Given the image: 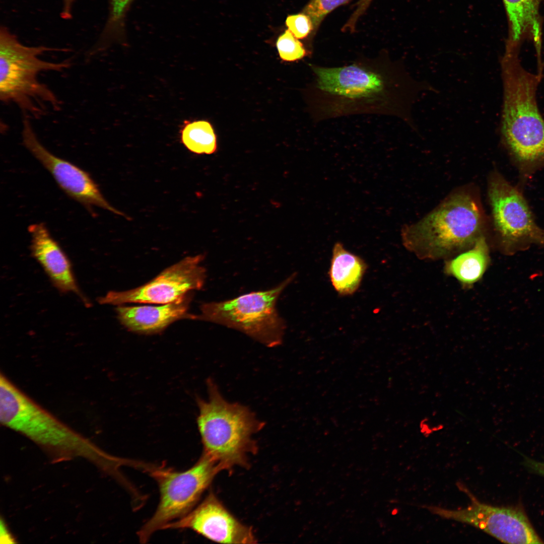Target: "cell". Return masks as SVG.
<instances>
[{
	"instance_id": "cell-10",
	"label": "cell",
	"mask_w": 544,
	"mask_h": 544,
	"mask_svg": "<svg viewBox=\"0 0 544 544\" xmlns=\"http://www.w3.org/2000/svg\"><path fill=\"white\" fill-rule=\"evenodd\" d=\"M469 498L466 507L453 510L436 506H424L440 517L472 525L507 543H542L525 513L520 508L498 507L480 502L463 484H457Z\"/></svg>"
},
{
	"instance_id": "cell-8",
	"label": "cell",
	"mask_w": 544,
	"mask_h": 544,
	"mask_svg": "<svg viewBox=\"0 0 544 544\" xmlns=\"http://www.w3.org/2000/svg\"><path fill=\"white\" fill-rule=\"evenodd\" d=\"M221 470L219 463L204 452L184 471L150 466L147 472L158 485L160 499L153 515L138 532L140 542H146L156 531L190 512Z\"/></svg>"
},
{
	"instance_id": "cell-5",
	"label": "cell",
	"mask_w": 544,
	"mask_h": 544,
	"mask_svg": "<svg viewBox=\"0 0 544 544\" xmlns=\"http://www.w3.org/2000/svg\"><path fill=\"white\" fill-rule=\"evenodd\" d=\"M207 385L208 399L196 398L203 452L216 460L222 470L246 467L249 456L257 449L253 436L265 424L249 407L227 400L212 378L207 379Z\"/></svg>"
},
{
	"instance_id": "cell-3",
	"label": "cell",
	"mask_w": 544,
	"mask_h": 544,
	"mask_svg": "<svg viewBox=\"0 0 544 544\" xmlns=\"http://www.w3.org/2000/svg\"><path fill=\"white\" fill-rule=\"evenodd\" d=\"M489 224L479 194L466 187L450 194L419 222L403 226L401 236L407 248L437 257L473 245Z\"/></svg>"
},
{
	"instance_id": "cell-26",
	"label": "cell",
	"mask_w": 544,
	"mask_h": 544,
	"mask_svg": "<svg viewBox=\"0 0 544 544\" xmlns=\"http://www.w3.org/2000/svg\"><path fill=\"white\" fill-rule=\"evenodd\" d=\"M362 2L367 5L370 4L372 0H361Z\"/></svg>"
},
{
	"instance_id": "cell-21",
	"label": "cell",
	"mask_w": 544,
	"mask_h": 544,
	"mask_svg": "<svg viewBox=\"0 0 544 544\" xmlns=\"http://www.w3.org/2000/svg\"><path fill=\"white\" fill-rule=\"evenodd\" d=\"M277 46L283 60L294 61L303 57L306 51L302 44L289 31L287 30L278 38Z\"/></svg>"
},
{
	"instance_id": "cell-13",
	"label": "cell",
	"mask_w": 544,
	"mask_h": 544,
	"mask_svg": "<svg viewBox=\"0 0 544 544\" xmlns=\"http://www.w3.org/2000/svg\"><path fill=\"white\" fill-rule=\"evenodd\" d=\"M165 529H189L213 541L232 544L253 543L252 529L237 519L213 493Z\"/></svg>"
},
{
	"instance_id": "cell-17",
	"label": "cell",
	"mask_w": 544,
	"mask_h": 544,
	"mask_svg": "<svg viewBox=\"0 0 544 544\" xmlns=\"http://www.w3.org/2000/svg\"><path fill=\"white\" fill-rule=\"evenodd\" d=\"M508 18L510 36L508 41L520 44L527 34L534 40L538 63L541 62V27L539 15V0H503Z\"/></svg>"
},
{
	"instance_id": "cell-22",
	"label": "cell",
	"mask_w": 544,
	"mask_h": 544,
	"mask_svg": "<svg viewBox=\"0 0 544 544\" xmlns=\"http://www.w3.org/2000/svg\"><path fill=\"white\" fill-rule=\"evenodd\" d=\"M286 25L289 30L297 38H303L312 33L313 30L310 18L303 13L288 17Z\"/></svg>"
},
{
	"instance_id": "cell-14",
	"label": "cell",
	"mask_w": 544,
	"mask_h": 544,
	"mask_svg": "<svg viewBox=\"0 0 544 544\" xmlns=\"http://www.w3.org/2000/svg\"><path fill=\"white\" fill-rule=\"evenodd\" d=\"M28 231L32 255L53 286L60 292L76 295L88 306L89 302L77 282L70 259L45 224H33L29 226Z\"/></svg>"
},
{
	"instance_id": "cell-6",
	"label": "cell",
	"mask_w": 544,
	"mask_h": 544,
	"mask_svg": "<svg viewBox=\"0 0 544 544\" xmlns=\"http://www.w3.org/2000/svg\"><path fill=\"white\" fill-rule=\"evenodd\" d=\"M50 48L30 47L21 43L5 29L0 34V98L5 103L16 105L26 115L37 118L48 108L59 109L54 93L38 77L43 72H60L70 64L41 59L39 56Z\"/></svg>"
},
{
	"instance_id": "cell-16",
	"label": "cell",
	"mask_w": 544,
	"mask_h": 544,
	"mask_svg": "<svg viewBox=\"0 0 544 544\" xmlns=\"http://www.w3.org/2000/svg\"><path fill=\"white\" fill-rule=\"evenodd\" d=\"M367 265L359 256L347 250L340 242L332 248L329 270L334 290L342 296L354 294L359 289Z\"/></svg>"
},
{
	"instance_id": "cell-7",
	"label": "cell",
	"mask_w": 544,
	"mask_h": 544,
	"mask_svg": "<svg viewBox=\"0 0 544 544\" xmlns=\"http://www.w3.org/2000/svg\"><path fill=\"white\" fill-rule=\"evenodd\" d=\"M295 277V274H292L267 290L203 303L200 307V313L191 314L190 319L222 325L240 331L266 347H278L283 342L286 325L276 304Z\"/></svg>"
},
{
	"instance_id": "cell-19",
	"label": "cell",
	"mask_w": 544,
	"mask_h": 544,
	"mask_svg": "<svg viewBox=\"0 0 544 544\" xmlns=\"http://www.w3.org/2000/svg\"><path fill=\"white\" fill-rule=\"evenodd\" d=\"M180 134L181 143L192 153L212 154L217 150L216 136L208 121L185 120Z\"/></svg>"
},
{
	"instance_id": "cell-12",
	"label": "cell",
	"mask_w": 544,
	"mask_h": 544,
	"mask_svg": "<svg viewBox=\"0 0 544 544\" xmlns=\"http://www.w3.org/2000/svg\"><path fill=\"white\" fill-rule=\"evenodd\" d=\"M22 138L26 149L49 172L59 187L69 197L90 210L95 206L123 215L105 199L88 172L55 156L43 146L27 118H25L23 122Z\"/></svg>"
},
{
	"instance_id": "cell-4",
	"label": "cell",
	"mask_w": 544,
	"mask_h": 544,
	"mask_svg": "<svg viewBox=\"0 0 544 544\" xmlns=\"http://www.w3.org/2000/svg\"><path fill=\"white\" fill-rule=\"evenodd\" d=\"M0 421L25 436L58 462L81 457L99 464L105 452L46 411L2 373Z\"/></svg>"
},
{
	"instance_id": "cell-15",
	"label": "cell",
	"mask_w": 544,
	"mask_h": 544,
	"mask_svg": "<svg viewBox=\"0 0 544 544\" xmlns=\"http://www.w3.org/2000/svg\"><path fill=\"white\" fill-rule=\"evenodd\" d=\"M191 297L185 295L175 301L158 306H124L116 308L118 319L129 330L152 334L160 332L172 323L189 318L187 313Z\"/></svg>"
},
{
	"instance_id": "cell-18",
	"label": "cell",
	"mask_w": 544,
	"mask_h": 544,
	"mask_svg": "<svg viewBox=\"0 0 544 544\" xmlns=\"http://www.w3.org/2000/svg\"><path fill=\"white\" fill-rule=\"evenodd\" d=\"M488 247L485 236L478 239L470 249L449 261L446 271L465 285H471L483 276L488 265Z\"/></svg>"
},
{
	"instance_id": "cell-25",
	"label": "cell",
	"mask_w": 544,
	"mask_h": 544,
	"mask_svg": "<svg viewBox=\"0 0 544 544\" xmlns=\"http://www.w3.org/2000/svg\"><path fill=\"white\" fill-rule=\"evenodd\" d=\"M1 540H4V542H15L14 541V538L9 531L7 526L3 519H1Z\"/></svg>"
},
{
	"instance_id": "cell-24",
	"label": "cell",
	"mask_w": 544,
	"mask_h": 544,
	"mask_svg": "<svg viewBox=\"0 0 544 544\" xmlns=\"http://www.w3.org/2000/svg\"><path fill=\"white\" fill-rule=\"evenodd\" d=\"M523 464L530 471L544 477V461H539L524 456Z\"/></svg>"
},
{
	"instance_id": "cell-11",
	"label": "cell",
	"mask_w": 544,
	"mask_h": 544,
	"mask_svg": "<svg viewBox=\"0 0 544 544\" xmlns=\"http://www.w3.org/2000/svg\"><path fill=\"white\" fill-rule=\"evenodd\" d=\"M201 254L185 257L167 267L153 279L136 288L109 291L98 299L101 304L120 305L126 303L167 304L203 286L206 270L200 265Z\"/></svg>"
},
{
	"instance_id": "cell-9",
	"label": "cell",
	"mask_w": 544,
	"mask_h": 544,
	"mask_svg": "<svg viewBox=\"0 0 544 544\" xmlns=\"http://www.w3.org/2000/svg\"><path fill=\"white\" fill-rule=\"evenodd\" d=\"M522 189L511 184L497 171L488 179L492 227L507 248L531 243L544 244V230L536 224Z\"/></svg>"
},
{
	"instance_id": "cell-1",
	"label": "cell",
	"mask_w": 544,
	"mask_h": 544,
	"mask_svg": "<svg viewBox=\"0 0 544 544\" xmlns=\"http://www.w3.org/2000/svg\"><path fill=\"white\" fill-rule=\"evenodd\" d=\"M313 70L318 112L322 117L381 112L400 118L418 132L412 116L413 105L422 92H438L428 82L414 79L400 61L355 62L339 67L314 66Z\"/></svg>"
},
{
	"instance_id": "cell-2",
	"label": "cell",
	"mask_w": 544,
	"mask_h": 544,
	"mask_svg": "<svg viewBox=\"0 0 544 544\" xmlns=\"http://www.w3.org/2000/svg\"><path fill=\"white\" fill-rule=\"evenodd\" d=\"M519 47L506 44L501 60L503 85L501 138L520 176L519 186L544 168V120L536 91L542 73L526 71L518 57Z\"/></svg>"
},
{
	"instance_id": "cell-20",
	"label": "cell",
	"mask_w": 544,
	"mask_h": 544,
	"mask_svg": "<svg viewBox=\"0 0 544 544\" xmlns=\"http://www.w3.org/2000/svg\"><path fill=\"white\" fill-rule=\"evenodd\" d=\"M350 0H310L303 10L311 19L313 35L317 32L324 18L333 10Z\"/></svg>"
},
{
	"instance_id": "cell-23",
	"label": "cell",
	"mask_w": 544,
	"mask_h": 544,
	"mask_svg": "<svg viewBox=\"0 0 544 544\" xmlns=\"http://www.w3.org/2000/svg\"><path fill=\"white\" fill-rule=\"evenodd\" d=\"M132 0H111V21L113 24L121 23L125 12Z\"/></svg>"
}]
</instances>
